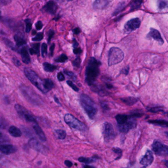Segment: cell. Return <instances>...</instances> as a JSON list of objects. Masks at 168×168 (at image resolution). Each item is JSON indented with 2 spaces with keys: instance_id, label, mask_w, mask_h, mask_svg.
<instances>
[{
  "instance_id": "obj_40",
  "label": "cell",
  "mask_w": 168,
  "mask_h": 168,
  "mask_svg": "<svg viewBox=\"0 0 168 168\" xmlns=\"http://www.w3.org/2000/svg\"><path fill=\"white\" fill-rule=\"evenodd\" d=\"M64 72L66 75H68L69 77H71L72 78H73V80H75V78H76V76H75V73H73V72L67 70L64 71Z\"/></svg>"
},
{
  "instance_id": "obj_34",
  "label": "cell",
  "mask_w": 168,
  "mask_h": 168,
  "mask_svg": "<svg viewBox=\"0 0 168 168\" xmlns=\"http://www.w3.org/2000/svg\"><path fill=\"white\" fill-rule=\"evenodd\" d=\"M47 48L48 46L46 43H44L41 46V54L43 57H45V56L47 54Z\"/></svg>"
},
{
  "instance_id": "obj_46",
  "label": "cell",
  "mask_w": 168,
  "mask_h": 168,
  "mask_svg": "<svg viewBox=\"0 0 168 168\" xmlns=\"http://www.w3.org/2000/svg\"><path fill=\"white\" fill-rule=\"evenodd\" d=\"M65 164L66 166L69 167V168H70L71 167L73 166V163L72 162L69 160H66L65 161Z\"/></svg>"
},
{
  "instance_id": "obj_45",
  "label": "cell",
  "mask_w": 168,
  "mask_h": 168,
  "mask_svg": "<svg viewBox=\"0 0 168 168\" xmlns=\"http://www.w3.org/2000/svg\"><path fill=\"white\" fill-rule=\"evenodd\" d=\"M12 60H13V63L15 64V65L17 66V67L21 65V63H20L19 61L18 60V59H17V58H13V59H12Z\"/></svg>"
},
{
  "instance_id": "obj_2",
  "label": "cell",
  "mask_w": 168,
  "mask_h": 168,
  "mask_svg": "<svg viewBox=\"0 0 168 168\" xmlns=\"http://www.w3.org/2000/svg\"><path fill=\"white\" fill-rule=\"evenodd\" d=\"M132 114H118L115 116L118 127L119 131L123 133H127L131 129H134L137 126V121Z\"/></svg>"
},
{
  "instance_id": "obj_38",
  "label": "cell",
  "mask_w": 168,
  "mask_h": 168,
  "mask_svg": "<svg viewBox=\"0 0 168 168\" xmlns=\"http://www.w3.org/2000/svg\"><path fill=\"white\" fill-rule=\"evenodd\" d=\"M44 38V35H43V33H39L34 38L32 39V40L33 41H41Z\"/></svg>"
},
{
  "instance_id": "obj_27",
  "label": "cell",
  "mask_w": 168,
  "mask_h": 168,
  "mask_svg": "<svg viewBox=\"0 0 168 168\" xmlns=\"http://www.w3.org/2000/svg\"><path fill=\"white\" fill-rule=\"evenodd\" d=\"M157 6L160 10H164L168 8V1L167 0H158Z\"/></svg>"
},
{
  "instance_id": "obj_6",
  "label": "cell",
  "mask_w": 168,
  "mask_h": 168,
  "mask_svg": "<svg viewBox=\"0 0 168 168\" xmlns=\"http://www.w3.org/2000/svg\"><path fill=\"white\" fill-rule=\"evenodd\" d=\"M65 122L71 127L81 131L87 130L86 126L83 123L71 114H66L64 116Z\"/></svg>"
},
{
  "instance_id": "obj_56",
  "label": "cell",
  "mask_w": 168,
  "mask_h": 168,
  "mask_svg": "<svg viewBox=\"0 0 168 168\" xmlns=\"http://www.w3.org/2000/svg\"><path fill=\"white\" fill-rule=\"evenodd\" d=\"M83 167H84V168H93L94 167L91 166H89V165H84Z\"/></svg>"
},
{
  "instance_id": "obj_22",
  "label": "cell",
  "mask_w": 168,
  "mask_h": 168,
  "mask_svg": "<svg viewBox=\"0 0 168 168\" xmlns=\"http://www.w3.org/2000/svg\"><path fill=\"white\" fill-rule=\"evenodd\" d=\"M14 39L18 47H20L26 44V41L23 38V36H22L21 35H15L14 37Z\"/></svg>"
},
{
  "instance_id": "obj_24",
  "label": "cell",
  "mask_w": 168,
  "mask_h": 168,
  "mask_svg": "<svg viewBox=\"0 0 168 168\" xmlns=\"http://www.w3.org/2000/svg\"><path fill=\"white\" fill-rule=\"evenodd\" d=\"M98 158L97 156H94L92 158H85L83 157H80L78 158V161L85 164H90L96 161V160Z\"/></svg>"
},
{
  "instance_id": "obj_23",
  "label": "cell",
  "mask_w": 168,
  "mask_h": 168,
  "mask_svg": "<svg viewBox=\"0 0 168 168\" xmlns=\"http://www.w3.org/2000/svg\"><path fill=\"white\" fill-rule=\"evenodd\" d=\"M149 122L163 127H168V121H167L164 120H152L149 121Z\"/></svg>"
},
{
  "instance_id": "obj_12",
  "label": "cell",
  "mask_w": 168,
  "mask_h": 168,
  "mask_svg": "<svg viewBox=\"0 0 168 168\" xmlns=\"http://www.w3.org/2000/svg\"><path fill=\"white\" fill-rule=\"evenodd\" d=\"M154 156L151 151L147 150L145 155L140 159V164L144 167L149 166L153 163Z\"/></svg>"
},
{
  "instance_id": "obj_35",
  "label": "cell",
  "mask_w": 168,
  "mask_h": 168,
  "mask_svg": "<svg viewBox=\"0 0 168 168\" xmlns=\"http://www.w3.org/2000/svg\"><path fill=\"white\" fill-rule=\"evenodd\" d=\"M67 83L69 85V86L71 87L74 91L76 92H78L79 91V89H78V87L70 80H68L67 82Z\"/></svg>"
},
{
  "instance_id": "obj_21",
  "label": "cell",
  "mask_w": 168,
  "mask_h": 168,
  "mask_svg": "<svg viewBox=\"0 0 168 168\" xmlns=\"http://www.w3.org/2000/svg\"><path fill=\"white\" fill-rule=\"evenodd\" d=\"M121 100L128 106H132L138 101L137 98L129 97L127 98H121Z\"/></svg>"
},
{
  "instance_id": "obj_4",
  "label": "cell",
  "mask_w": 168,
  "mask_h": 168,
  "mask_svg": "<svg viewBox=\"0 0 168 168\" xmlns=\"http://www.w3.org/2000/svg\"><path fill=\"white\" fill-rule=\"evenodd\" d=\"M25 75L27 77L28 80L31 82V83L34 85L35 86L38 88L39 90L42 92L43 93H48V91L46 90L45 84H44V80H42L37 73L28 68H25Z\"/></svg>"
},
{
  "instance_id": "obj_32",
  "label": "cell",
  "mask_w": 168,
  "mask_h": 168,
  "mask_svg": "<svg viewBox=\"0 0 168 168\" xmlns=\"http://www.w3.org/2000/svg\"><path fill=\"white\" fill-rule=\"evenodd\" d=\"M113 151L114 152V153L117 154H118V157L115 159V160H118L120 158L122 155V151L121 149H119L118 147H113V149H112Z\"/></svg>"
},
{
  "instance_id": "obj_18",
  "label": "cell",
  "mask_w": 168,
  "mask_h": 168,
  "mask_svg": "<svg viewBox=\"0 0 168 168\" xmlns=\"http://www.w3.org/2000/svg\"><path fill=\"white\" fill-rule=\"evenodd\" d=\"M20 52L21 55L22 60L23 63L26 64H29L30 62V57L27 48L26 47L22 48Z\"/></svg>"
},
{
  "instance_id": "obj_33",
  "label": "cell",
  "mask_w": 168,
  "mask_h": 168,
  "mask_svg": "<svg viewBox=\"0 0 168 168\" xmlns=\"http://www.w3.org/2000/svg\"><path fill=\"white\" fill-rule=\"evenodd\" d=\"M149 111L153 113H157L160 112V111H163V108L160 107V106H156V107L151 108L149 109Z\"/></svg>"
},
{
  "instance_id": "obj_36",
  "label": "cell",
  "mask_w": 168,
  "mask_h": 168,
  "mask_svg": "<svg viewBox=\"0 0 168 168\" xmlns=\"http://www.w3.org/2000/svg\"><path fill=\"white\" fill-rule=\"evenodd\" d=\"M26 32L29 33L32 28V23L30 20H26Z\"/></svg>"
},
{
  "instance_id": "obj_48",
  "label": "cell",
  "mask_w": 168,
  "mask_h": 168,
  "mask_svg": "<svg viewBox=\"0 0 168 168\" xmlns=\"http://www.w3.org/2000/svg\"><path fill=\"white\" fill-rule=\"evenodd\" d=\"M101 106L103 109H104V110H108V109H109V107H108V105L106 104V103L102 102L101 103Z\"/></svg>"
},
{
  "instance_id": "obj_41",
  "label": "cell",
  "mask_w": 168,
  "mask_h": 168,
  "mask_svg": "<svg viewBox=\"0 0 168 168\" xmlns=\"http://www.w3.org/2000/svg\"><path fill=\"white\" fill-rule=\"evenodd\" d=\"M54 31H53V30H49L48 32V43H50V40L52 39V37L54 35Z\"/></svg>"
},
{
  "instance_id": "obj_25",
  "label": "cell",
  "mask_w": 168,
  "mask_h": 168,
  "mask_svg": "<svg viewBox=\"0 0 168 168\" xmlns=\"http://www.w3.org/2000/svg\"><path fill=\"white\" fill-rule=\"evenodd\" d=\"M32 48L30 49V52L32 55L34 54H39V44H31Z\"/></svg>"
},
{
  "instance_id": "obj_15",
  "label": "cell",
  "mask_w": 168,
  "mask_h": 168,
  "mask_svg": "<svg viewBox=\"0 0 168 168\" xmlns=\"http://www.w3.org/2000/svg\"><path fill=\"white\" fill-rule=\"evenodd\" d=\"M0 150L2 153L6 155H9L14 153L17 151L16 147L12 144H1L0 147Z\"/></svg>"
},
{
  "instance_id": "obj_42",
  "label": "cell",
  "mask_w": 168,
  "mask_h": 168,
  "mask_svg": "<svg viewBox=\"0 0 168 168\" xmlns=\"http://www.w3.org/2000/svg\"><path fill=\"white\" fill-rule=\"evenodd\" d=\"M57 78L60 82H62L65 80V77L64 74L62 72H60L57 74Z\"/></svg>"
},
{
  "instance_id": "obj_9",
  "label": "cell",
  "mask_w": 168,
  "mask_h": 168,
  "mask_svg": "<svg viewBox=\"0 0 168 168\" xmlns=\"http://www.w3.org/2000/svg\"><path fill=\"white\" fill-rule=\"evenodd\" d=\"M103 136L106 142L113 140L115 137V133L113 125L110 123L106 122L103 125Z\"/></svg>"
},
{
  "instance_id": "obj_55",
  "label": "cell",
  "mask_w": 168,
  "mask_h": 168,
  "mask_svg": "<svg viewBox=\"0 0 168 168\" xmlns=\"http://www.w3.org/2000/svg\"><path fill=\"white\" fill-rule=\"evenodd\" d=\"M72 1V0H58V1L59 2H60V3H63V2H69V1Z\"/></svg>"
},
{
  "instance_id": "obj_43",
  "label": "cell",
  "mask_w": 168,
  "mask_h": 168,
  "mask_svg": "<svg viewBox=\"0 0 168 168\" xmlns=\"http://www.w3.org/2000/svg\"><path fill=\"white\" fill-rule=\"evenodd\" d=\"M43 24L42 22L41 21H39L37 22V23L36 24V27L37 29L38 30L41 29V28H43Z\"/></svg>"
},
{
  "instance_id": "obj_39",
  "label": "cell",
  "mask_w": 168,
  "mask_h": 168,
  "mask_svg": "<svg viewBox=\"0 0 168 168\" xmlns=\"http://www.w3.org/2000/svg\"><path fill=\"white\" fill-rule=\"evenodd\" d=\"M81 63V60L80 57H77V58L73 62V66L76 67H78L80 66Z\"/></svg>"
},
{
  "instance_id": "obj_26",
  "label": "cell",
  "mask_w": 168,
  "mask_h": 168,
  "mask_svg": "<svg viewBox=\"0 0 168 168\" xmlns=\"http://www.w3.org/2000/svg\"><path fill=\"white\" fill-rule=\"evenodd\" d=\"M43 66H44V71H46V72H53L56 69H57L56 66L50 64V63H47V62L44 63L43 64Z\"/></svg>"
},
{
  "instance_id": "obj_8",
  "label": "cell",
  "mask_w": 168,
  "mask_h": 168,
  "mask_svg": "<svg viewBox=\"0 0 168 168\" xmlns=\"http://www.w3.org/2000/svg\"><path fill=\"white\" fill-rule=\"evenodd\" d=\"M15 109L20 117L22 119L27 121L28 122H34L36 123L37 122L36 118H35L32 114H31L28 110H27L25 108L21 105L18 104H15Z\"/></svg>"
},
{
  "instance_id": "obj_11",
  "label": "cell",
  "mask_w": 168,
  "mask_h": 168,
  "mask_svg": "<svg viewBox=\"0 0 168 168\" xmlns=\"http://www.w3.org/2000/svg\"><path fill=\"white\" fill-rule=\"evenodd\" d=\"M28 144L32 149H34V150L37 151L44 153L46 150V148L34 138L30 139L28 142Z\"/></svg>"
},
{
  "instance_id": "obj_10",
  "label": "cell",
  "mask_w": 168,
  "mask_h": 168,
  "mask_svg": "<svg viewBox=\"0 0 168 168\" xmlns=\"http://www.w3.org/2000/svg\"><path fill=\"white\" fill-rule=\"evenodd\" d=\"M152 150L157 155L160 156L168 155V146L161 142L155 140L152 145Z\"/></svg>"
},
{
  "instance_id": "obj_14",
  "label": "cell",
  "mask_w": 168,
  "mask_h": 168,
  "mask_svg": "<svg viewBox=\"0 0 168 168\" xmlns=\"http://www.w3.org/2000/svg\"><path fill=\"white\" fill-rule=\"evenodd\" d=\"M44 12L50 15H54L57 10V5L53 1H49L43 8Z\"/></svg>"
},
{
  "instance_id": "obj_29",
  "label": "cell",
  "mask_w": 168,
  "mask_h": 168,
  "mask_svg": "<svg viewBox=\"0 0 168 168\" xmlns=\"http://www.w3.org/2000/svg\"><path fill=\"white\" fill-rule=\"evenodd\" d=\"M44 84L46 90L48 92L50 91L54 87V84L52 80L49 79H44Z\"/></svg>"
},
{
  "instance_id": "obj_50",
  "label": "cell",
  "mask_w": 168,
  "mask_h": 168,
  "mask_svg": "<svg viewBox=\"0 0 168 168\" xmlns=\"http://www.w3.org/2000/svg\"><path fill=\"white\" fill-rule=\"evenodd\" d=\"M54 48H55V44H52V46H51L50 48V53L51 55H53V51H54Z\"/></svg>"
},
{
  "instance_id": "obj_20",
  "label": "cell",
  "mask_w": 168,
  "mask_h": 168,
  "mask_svg": "<svg viewBox=\"0 0 168 168\" xmlns=\"http://www.w3.org/2000/svg\"><path fill=\"white\" fill-rule=\"evenodd\" d=\"M109 3V0H95L93 7L97 9H102L106 7Z\"/></svg>"
},
{
  "instance_id": "obj_31",
  "label": "cell",
  "mask_w": 168,
  "mask_h": 168,
  "mask_svg": "<svg viewBox=\"0 0 168 168\" xmlns=\"http://www.w3.org/2000/svg\"><path fill=\"white\" fill-rule=\"evenodd\" d=\"M68 58L65 54H61L59 57L55 59V61L58 63H64L68 60Z\"/></svg>"
},
{
  "instance_id": "obj_7",
  "label": "cell",
  "mask_w": 168,
  "mask_h": 168,
  "mask_svg": "<svg viewBox=\"0 0 168 168\" xmlns=\"http://www.w3.org/2000/svg\"><path fill=\"white\" fill-rule=\"evenodd\" d=\"M20 90L25 97L31 103L36 105L41 104V101L39 97L31 88L23 85L20 87Z\"/></svg>"
},
{
  "instance_id": "obj_52",
  "label": "cell",
  "mask_w": 168,
  "mask_h": 168,
  "mask_svg": "<svg viewBox=\"0 0 168 168\" xmlns=\"http://www.w3.org/2000/svg\"><path fill=\"white\" fill-rule=\"evenodd\" d=\"M73 48H78V43H77V41L75 39H74L73 40Z\"/></svg>"
},
{
  "instance_id": "obj_16",
  "label": "cell",
  "mask_w": 168,
  "mask_h": 168,
  "mask_svg": "<svg viewBox=\"0 0 168 168\" xmlns=\"http://www.w3.org/2000/svg\"><path fill=\"white\" fill-rule=\"evenodd\" d=\"M147 36L149 37H151L157 41H158L161 44H162L164 43L163 39L162 38L160 32L156 29H155L154 28H151L150 32Z\"/></svg>"
},
{
  "instance_id": "obj_44",
  "label": "cell",
  "mask_w": 168,
  "mask_h": 168,
  "mask_svg": "<svg viewBox=\"0 0 168 168\" xmlns=\"http://www.w3.org/2000/svg\"><path fill=\"white\" fill-rule=\"evenodd\" d=\"M82 49H80V48H74V49H73V53H74V54H80V53H82Z\"/></svg>"
},
{
  "instance_id": "obj_57",
  "label": "cell",
  "mask_w": 168,
  "mask_h": 168,
  "mask_svg": "<svg viewBox=\"0 0 168 168\" xmlns=\"http://www.w3.org/2000/svg\"><path fill=\"white\" fill-rule=\"evenodd\" d=\"M165 165H166V166L167 167H168V161L166 162V163H165Z\"/></svg>"
},
{
  "instance_id": "obj_3",
  "label": "cell",
  "mask_w": 168,
  "mask_h": 168,
  "mask_svg": "<svg viewBox=\"0 0 168 168\" xmlns=\"http://www.w3.org/2000/svg\"><path fill=\"white\" fill-rule=\"evenodd\" d=\"M80 103L88 116L91 119H94L98 111L96 104L94 102L88 95L82 94L80 95Z\"/></svg>"
},
{
  "instance_id": "obj_30",
  "label": "cell",
  "mask_w": 168,
  "mask_h": 168,
  "mask_svg": "<svg viewBox=\"0 0 168 168\" xmlns=\"http://www.w3.org/2000/svg\"><path fill=\"white\" fill-rule=\"evenodd\" d=\"M55 133L57 137L60 140H64L65 139L66 137V133L65 131L58 129L56 130Z\"/></svg>"
},
{
  "instance_id": "obj_1",
  "label": "cell",
  "mask_w": 168,
  "mask_h": 168,
  "mask_svg": "<svg viewBox=\"0 0 168 168\" xmlns=\"http://www.w3.org/2000/svg\"><path fill=\"white\" fill-rule=\"evenodd\" d=\"M101 63L94 57L90 58L85 72V81L88 85H94L100 74V66Z\"/></svg>"
},
{
  "instance_id": "obj_5",
  "label": "cell",
  "mask_w": 168,
  "mask_h": 168,
  "mask_svg": "<svg viewBox=\"0 0 168 168\" xmlns=\"http://www.w3.org/2000/svg\"><path fill=\"white\" fill-rule=\"evenodd\" d=\"M124 57V53L119 48H111L109 53L108 65L111 66L118 64L123 60Z\"/></svg>"
},
{
  "instance_id": "obj_17",
  "label": "cell",
  "mask_w": 168,
  "mask_h": 168,
  "mask_svg": "<svg viewBox=\"0 0 168 168\" xmlns=\"http://www.w3.org/2000/svg\"><path fill=\"white\" fill-rule=\"evenodd\" d=\"M33 129L35 131L36 134L39 138V139L43 142H46V135L39 126L38 125V124H35L33 126Z\"/></svg>"
},
{
  "instance_id": "obj_51",
  "label": "cell",
  "mask_w": 168,
  "mask_h": 168,
  "mask_svg": "<svg viewBox=\"0 0 168 168\" xmlns=\"http://www.w3.org/2000/svg\"><path fill=\"white\" fill-rule=\"evenodd\" d=\"M73 33H75V34H78L79 33H80V30L79 28H77L73 30Z\"/></svg>"
},
{
  "instance_id": "obj_28",
  "label": "cell",
  "mask_w": 168,
  "mask_h": 168,
  "mask_svg": "<svg viewBox=\"0 0 168 168\" xmlns=\"http://www.w3.org/2000/svg\"><path fill=\"white\" fill-rule=\"evenodd\" d=\"M142 1L143 0H133L131 3V9L134 10L139 8L142 3Z\"/></svg>"
},
{
  "instance_id": "obj_53",
  "label": "cell",
  "mask_w": 168,
  "mask_h": 168,
  "mask_svg": "<svg viewBox=\"0 0 168 168\" xmlns=\"http://www.w3.org/2000/svg\"><path fill=\"white\" fill-rule=\"evenodd\" d=\"M54 100H55V101L56 102V103H57L58 104H60V103L59 101V100H58V99L55 96H54Z\"/></svg>"
},
{
  "instance_id": "obj_47",
  "label": "cell",
  "mask_w": 168,
  "mask_h": 168,
  "mask_svg": "<svg viewBox=\"0 0 168 168\" xmlns=\"http://www.w3.org/2000/svg\"><path fill=\"white\" fill-rule=\"evenodd\" d=\"M12 0H1V3L3 5H7Z\"/></svg>"
},
{
  "instance_id": "obj_13",
  "label": "cell",
  "mask_w": 168,
  "mask_h": 168,
  "mask_svg": "<svg viewBox=\"0 0 168 168\" xmlns=\"http://www.w3.org/2000/svg\"><path fill=\"white\" fill-rule=\"evenodd\" d=\"M140 21L139 18H133L126 23L125 26V28L127 31L131 32L139 28L140 26Z\"/></svg>"
},
{
  "instance_id": "obj_19",
  "label": "cell",
  "mask_w": 168,
  "mask_h": 168,
  "mask_svg": "<svg viewBox=\"0 0 168 168\" xmlns=\"http://www.w3.org/2000/svg\"><path fill=\"white\" fill-rule=\"evenodd\" d=\"M8 132L10 135L15 138L20 137L22 136V132L21 130L19 128L12 126L10 127L8 129Z\"/></svg>"
},
{
  "instance_id": "obj_37",
  "label": "cell",
  "mask_w": 168,
  "mask_h": 168,
  "mask_svg": "<svg viewBox=\"0 0 168 168\" xmlns=\"http://www.w3.org/2000/svg\"><path fill=\"white\" fill-rule=\"evenodd\" d=\"M3 42H5L6 45L8 46V47L11 48L13 50H15V46L13 45L12 43L10 40L7 39H3Z\"/></svg>"
},
{
  "instance_id": "obj_54",
  "label": "cell",
  "mask_w": 168,
  "mask_h": 168,
  "mask_svg": "<svg viewBox=\"0 0 168 168\" xmlns=\"http://www.w3.org/2000/svg\"><path fill=\"white\" fill-rule=\"evenodd\" d=\"M106 86L108 89H111V88H113V85L111 84H109V83L106 84Z\"/></svg>"
},
{
  "instance_id": "obj_49",
  "label": "cell",
  "mask_w": 168,
  "mask_h": 168,
  "mask_svg": "<svg viewBox=\"0 0 168 168\" xmlns=\"http://www.w3.org/2000/svg\"><path fill=\"white\" fill-rule=\"evenodd\" d=\"M129 67H127L125 69H123L122 71V73H124L126 75H127L129 73Z\"/></svg>"
}]
</instances>
